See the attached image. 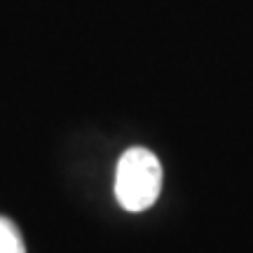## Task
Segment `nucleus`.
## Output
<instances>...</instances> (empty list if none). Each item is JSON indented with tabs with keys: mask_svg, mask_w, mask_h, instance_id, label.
Listing matches in <instances>:
<instances>
[{
	"mask_svg": "<svg viewBox=\"0 0 253 253\" xmlns=\"http://www.w3.org/2000/svg\"><path fill=\"white\" fill-rule=\"evenodd\" d=\"M162 190V167L148 148H129L118 162L115 197L126 211H145Z\"/></svg>",
	"mask_w": 253,
	"mask_h": 253,
	"instance_id": "obj_1",
	"label": "nucleus"
},
{
	"mask_svg": "<svg viewBox=\"0 0 253 253\" xmlns=\"http://www.w3.org/2000/svg\"><path fill=\"white\" fill-rule=\"evenodd\" d=\"M0 253H26L17 225L2 216H0Z\"/></svg>",
	"mask_w": 253,
	"mask_h": 253,
	"instance_id": "obj_2",
	"label": "nucleus"
}]
</instances>
